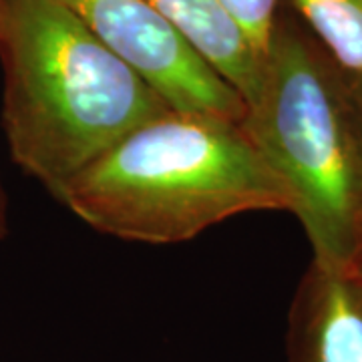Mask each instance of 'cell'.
I'll return each instance as SVG.
<instances>
[{"label":"cell","instance_id":"cell-1","mask_svg":"<svg viewBox=\"0 0 362 362\" xmlns=\"http://www.w3.org/2000/svg\"><path fill=\"white\" fill-rule=\"evenodd\" d=\"M51 195L97 232L153 246L250 211L292 209L242 121L180 109L127 133Z\"/></svg>","mask_w":362,"mask_h":362},{"label":"cell","instance_id":"cell-2","mask_svg":"<svg viewBox=\"0 0 362 362\" xmlns=\"http://www.w3.org/2000/svg\"><path fill=\"white\" fill-rule=\"evenodd\" d=\"M0 65L8 151L49 194L173 109L57 0H0Z\"/></svg>","mask_w":362,"mask_h":362},{"label":"cell","instance_id":"cell-3","mask_svg":"<svg viewBox=\"0 0 362 362\" xmlns=\"http://www.w3.org/2000/svg\"><path fill=\"white\" fill-rule=\"evenodd\" d=\"M242 127L286 185L312 259L349 268L362 235V145L349 78L288 0Z\"/></svg>","mask_w":362,"mask_h":362},{"label":"cell","instance_id":"cell-4","mask_svg":"<svg viewBox=\"0 0 362 362\" xmlns=\"http://www.w3.org/2000/svg\"><path fill=\"white\" fill-rule=\"evenodd\" d=\"M173 109L244 121L246 101L143 0H57Z\"/></svg>","mask_w":362,"mask_h":362},{"label":"cell","instance_id":"cell-5","mask_svg":"<svg viewBox=\"0 0 362 362\" xmlns=\"http://www.w3.org/2000/svg\"><path fill=\"white\" fill-rule=\"evenodd\" d=\"M288 362H362V274L310 259L288 310Z\"/></svg>","mask_w":362,"mask_h":362},{"label":"cell","instance_id":"cell-6","mask_svg":"<svg viewBox=\"0 0 362 362\" xmlns=\"http://www.w3.org/2000/svg\"><path fill=\"white\" fill-rule=\"evenodd\" d=\"M250 101L258 90L264 57L220 0H143Z\"/></svg>","mask_w":362,"mask_h":362},{"label":"cell","instance_id":"cell-7","mask_svg":"<svg viewBox=\"0 0 362 362\" xmlns=\"http://www.w3.org/2000/svg\"><path fill=\"white\" fill-rule=\"evenodd\" d=\"M346 73H362V0H288Z\"/></svg>","mask_w":362,"mask_h":362},{"label":"cell","instance_id":"cell-8","mask_svg":"<svg viewBox=\"0 0 362 362\" xmlns=\"http://www.w3.org/2000/svg\"><path fill=\"white\" fill-rule=\"evenodd\" d=\"M221 6L242 26L254 49L264 57L272 26L284 0H220Z\"/></svg>","mask_w":362,"mask_h":362},{"label":"cell","instance_id":"cell-9","mask_svg":"<svg viewBox=\"0 0 362 362\" xmlns=\"http://www.w3.org/2000/svg\"><path fill=\"white\" fill-rule=\"evenodd\" d=\"M349 78V99H350V111L354 117V127L358 133V139L362 145V73L361 75H352L346 73Z\"/></svg>","mask_w":362,"mask_h":362},{"label":"cell","instance_id":"cell-10","mask_svg":"<svg viewBox=\"0 0 362 362\" xmlns=\"http://www.w3.org/2000/svg\"><path fill=\"white\" fill-rule=\"evenodd\" d=\"M8 232V214H6V195L0 185V240Z\"/></svg>","mask_w":362,"mask_h":362},{"label":"cell","instance_id":"cell-11","mask_svg":"<svg viewBox=\"0 0 362 362\" xmlns=\"http://www.w3.org/2000/svg\"><path fill=\"white\" fill-rule=\"evenodd\" d=\"M349 268H352V270H356L358 274H362V235H361V242H358V247H356V254H354L352 264H350Z\"/></svg>","mask_w":362,"mask_h":362}]
</instances>
